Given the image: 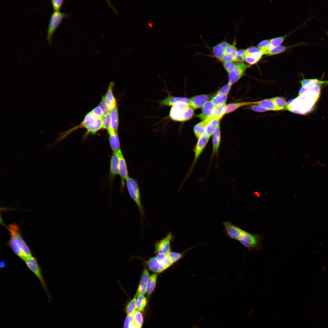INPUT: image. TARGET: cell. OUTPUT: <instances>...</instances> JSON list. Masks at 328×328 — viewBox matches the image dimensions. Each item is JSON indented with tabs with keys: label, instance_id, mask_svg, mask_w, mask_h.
<instances>
[{
	"label": "cell",
	"instance_id": "29",
	"mask_svg": "<svg viewBox=\"0 0 328 328\" xmlns=\"http://www.w3.org/2000/svg\"><path fill=\"white\" fill-rule=\"evenodd\" d=\"M259 101L255 102H236L228 104L226 106L225 114L233 112L243 106L251 104H256Z\"/></svg>",
	"mask_w": 328,
	"mask_h": 328
},
{
	"label": "cell",
	"instance_id": "44",
	"mask_svg": "<svg viewBox=\"0 0 328 328\" xmlns=\"http://www.w3.org/2000/svg\"><path fill=\"white\" fill-rule=\"evenodd\" d=\"M269 40L270 39L263 40L257 45V47L261 51L263 55L265 54L267 51Z\"/></svg>",
	"mask_w": 328,
	"mask_h": 328
},
{
	"label": "cell",
	"instance_id": "14",
	"mask_svg": "<svg viewBox=\"0 0 328 328\" xmlns=\"http://www.w3.org/2000/svg\"><path fill=\"white\" fill-rule=\"evenodd\" d=\"M161 106H172L176 104L179 102H184L190 105L191 103L190 98L185 97H176L169 95L165 98L159 101Z\"/></svg>",
	"mask_w": 328,
	"mask_h": 328
},
{
	"label": "cell",
	"instance_id": "25",
	"mask_svg": "<svg viewBox=\"0 0 328 328\" xmlns=\"http://www.w3.org/2000/svg\"><path fill=\"white\" fill-rule=\"evenodd\" d=\"M109 114L111 120L109 129L118 132L119 125V117L117 106L110 110Z\"/></svg>",
	"mask_w": 328,
	"mask_h": 328
},
{
	"label": "cell",
	"instance_id": "30",
	"mask_svg": "<svg viewBox=\"0 0 328 328\" xmlns=\"http://www.w3.org/2000/svg\"><path fill=\"white\" fill-rule=\"evenodd\" d=\"M226 106V103L215 106L210 117L220 119L225 114Z\"/></svg>",
	"mask_w": 328,
	"mask_h": 328
},
{
	"label": "cell",
	"instance_id": "49",
	"mask_svg": "<svg viewBox=\"0 0 328 328\" xmlns=\"http://www.w3.org/2000/svg\"><path fill=\"white\" fill-rule=\"evenodd\" d=\"M236 62H224L222 63L224 68L227 72L229 73L234 68L236 65Z\"/></svg>",
	"mask_w": 328,
	"mask_h": 328
},
{
	"label": "cell",
	"instance_id": "32",
	"mask_svg": "<svg viewBox=\"0 0 328 328\" xmlns=\"http://www.w3.org/2000/svg\"><path fill=\"white\" fill-rule=\"evenodd\" d=\"M208 122V120L202 121L196 125L193 128L194 134L198 139L203 134H205L206 127Z\"/></svg>",
	"mask_w": 328,
	"mask_h": 328
},
{
	"label": "cell",
	"instance_id": "54",
	"mask_svg": "<svg viewBox=\"0 0 328 328\" xmlns=\"http://www.w3.org/2000/svg\"><path fill=\"white\" fill-rule=\"evenodd\" d=\"M130 328H142V327L136 325L133 322Z\"/></svg>",
	"mask_w": 328,
	"mask_h": 328
},
{
	"label": "cell",
	"instance_id": "21",
	"mask_svg": "<svg viewBox=\"0 0 328 328\" xmlns=\"http://www.w3.org/2000/svg\"><path fill=\"white\" fill-rule=\"evenodd\" d=\"M209 96L207 94H202L195 96L190 98V106L196 109L202 107L209 99Z\"/></svg>",
	"mask_w": 328,
	"mask_h": 328
},
{
	"label": "cell",
	"instance_id": "10",
	"mask_svg": "<svg viewBox=\"0 0 328 328\" xmlns=\"http://www.w3.org/2000/svg\"><path fill=\"white\" fill-rule=\"evenodd\" d=\"M222 225L226 235L229 238L238 241L243 230L230 221L223 222Z\"/></svg>",
	"mask_w": 328,
	"mask_h": 328
},
{
	"label": "cell",
	"instance_id": "55",
	"mask_svg": "<svg viewBox=\"0 0 328 328\" xmlns=\"http://www.w3.org/2000/svg\"><path fill=\"white\" fill-rule=\"evenodd\" d=\"M5 263L4 261H2V262H1L0 267L1 268H4L5 267Z\"/></svg>",
	"mask_w": 328,
	"mask_h": 328
},
{
	"label": "cell",
	"instance_id": "17",
	"mask_svg": "<svg viewBox=\"0 0 328 328\" xmlns=\"http://www.w3.org/2000/svg\"><path fill=\"white\" fill-rule=\"evenodd\" d=\"M10 238L7 244L9 246L13 252L19 258L25 261L27 258L21 250L16 239L12 234L9 233Z\"/></svg>",
	"mask_w": 328,
	"mask_h": 328
},
{
	"label": "cell",
	"instance_id": "31",
	"mask_svg": "<svg viewBox=\"0 0 328 328\" xmlns=\"http://www.w3.org/2000/svg\"><path fill=\"white\" fill-rule=\"evenodd\" d=\"M258 105L265 109L268 111H279L274 101L272 98L259 101Z\"/></svg>",
	"mask_w": 328,
	"mask_h": 328
},
{
	"label": "cell",
	"instance_id": "40",
	"mask_svg": "<svg viewBox=\"0 0 328 328\" xmlns=\"http://www.w3.org/2000/svg\"><path fill=\"white\" fill-rule=\"evenodd\" d=\"M143 313L141 311L136 310L135 311L133 314V323L136 325L142 327L144 322Z\"/></svg>",
	"mask_w": 328,
	"mask_h": 328
},
{
	"label": "cell",
	"instance_id": "27",
	"mask_svg": "<svg viewBox=\"0 0 328 328\" xmlns=\"http://www.w3.org/2000/svg\"><path fill=\"white\" fill-rule=\"evenodd\" d=\"M96 118L91 112H89L85 115L83 121L80 124L69 130L68 132L70 133L80 128H86Z\"/></svg>",
	"mask_w": 328,
	"mask_h": 328
},
{
	"label": "cell",
	"instance_id": "24",
	"mask_svg": "<svg viewBox=\"0 0 328 328\" xmlns=\"http://www.w3.org/2000/svg\"><path fill=\"white\" fill-rule=\"evenodd\" d=\"M214 106L210 101H208L203 106L201 113L197 117L202 121L206 120L211 116Z\"/></svg>",
	"mask_w": 328,
	"mask_h": 328
},
{
	"label": "cell",
	"instance_id": "18",
	"mask_svg": "<svg viewBox=\"0 0 328 328\" xmlns=\"http://www.w3.org/2000/svg\"><path fill=\"white\" fill-rule=\"evenodd\" d=\"M86 129L84 137L85 138L90 134H94L101 129L102 125L101 118H96L86 128Z\"/></svg>",
	"mask_w": 328,
	"mask_h": 328
},
{
	"label": "cell",
	"instance_id": "1",
	"mask_svg": "<svg viewBox=\"0 0 328 328\" xmlns=\"http://www.w3.org/2000/svg\"><path fill=\"white\" fill-rule=\"evenodd\" d=\"M193 114V109L189 104L184 102H179L172 106L169 117L174 121L184 122L191 119Z\"/></svg>",
	"mask_w": 328,
	"mask_h": 328
},
{
	"label": "cell",
	"instance_id": "4",
	"mask_svg": "<svg viewBox=\"0 0 328 328\" xmlns=\"http://www.w3.org/2000/svg\"><path fill=\"white\" fill-rule=\"evenodd\" d=\"M6 227L9 233L12 234L15 237L19 246L27 259L32 257L31 250L22 237L18 224L16 223L10 224Z\"/></svg>",
	"mask_w": 328,
	"mask_h": 328
},
{
	"label": "cell",
	"instance_id": "7",
	"mask_svg": "<svg viewBox=\"0 0 328 328\" xmlns=\"http://www.w3.org/2000/svg\"><path fill=\"white\" fill-rule=\"evenodd\" d=\"M25 261L27 267L38 278L49 298H50V296L48 292L46 284L36 258L32 256L26 259Z\"/></svg>",
	"mask_w": 328,
	"mask_h": 328
},
{
	"label": "cell",
	"instance_id": "26",
	"mask_svg": "<svg viewBox=\"0 0 328 328\" xmlns=\"http://www.w3.org/2000/svg\"><path fill=\"white\" fill-rule=\"evenodd\" d=\"M207 119L208 122L206 127L205 134L210 138L216 128L220 124V119L210 117Z\"/></svg>",
	"mask_w": 328,
	"mask_h": 328
},
{
	"label": "cell",
	"instance_id": "20",
	"mask_svg": "<svg viewBox=\"0 0 328 328\" xmlns=\"http://www.w3.org/2000/svg\"><path fill=\"white\" fill-rule=\"evenodd\" d=\"M110 176L112 180L119 174L118 159L117 152H113L110 161Z\"/></svg>",
	"mask_w": 328,
	"mask_h": 328
},
{
	"label": "cell",
	"instance_id": "56",
	"mask_svg": "<svg viewBox=\"0 0 328 328\" xmlns=\"http://www.w3.org/2000/svg\"><path fill=\"white\" fill-rule=\"evenodd\" d=\"M325 32L326 33V34L328 35V31H325Z\"/></svg>",
	"mask_w": 328,
	"mask_h": 328
},
{
	"label": "cell",
	"instance_id": "34",
	"mask_svg": "<svg viewBox=\"0 0 328 328\" xmlns=\"http://www.w3.org/2000/svg\"><path fill=\"white\" fill-rule=\"evenodd\" d=\"M136 297L134 296L133 298L127 301L125 305L124 313L126 315H131L133 314L136 310Z\"/></svg>",
	"mask_w": 328,
	"mask_h": 328
},
{
	"label": "cell",
	"instance_id": "23",
	"mask_svg": "<svg viewBox=\"0 0 328 328\" xmlns=\"http://www.w3.org/2000/svg\"><path fill=\"white\" fill-rule=\"evenodd\" d=\"M158 274L154 273L150 275L148 278L146 288V297L148 300L154 292L156 285Z\"/></svg>",
	"mask_w": 328,
	"mask_h": 328
},
{
	"label": "cell",
	"instance_id": "47",
	"mask_svg": "<svg viewBox=\"0 0 328 328\" xmlns=\"http://www.w3.org/2000/svg\"><path fill=\"white\" fill-rule=\"evenodd\" d=\"M231 85H232L229 83H228L220 88L214 95L219 94H228L231 89Z\"/></svg>",
	"mask_w": 328,
	"mask_h": 328
},
{
	"label": "cell",
	"instance_id": "50",
	"mask_svg": "<svg viewBox=\"0 0 328 328\" xmlns=\"http://www.w3.org/2000/svg\"><path fill=\"white\" fill-rule=\"evenodd\" d=\"M51 3L54 11H59L64 1L63 0H52Z\"/></svg>",
	"mask_w": 328,
	"mask_h": 328
},
{
	"label": "cell",
	"instance_id": "51",
	"mask_svg": "<svg viewBox=\"0 0 328 328\" xmlns=\"http://www.w3.org/2000/svg\"><path fill=\"white\" fill-rule=\"evenodd\" d=\"M91 111L96 118H101L104 115L102 110L99 106L94 108Z\"/></svg>",
	"mask_w": 328,
	"mask_h": 328
},
{
	"label": "cell",
	"instance_id": "52",
	"mask_svg": "<svg viewBox=\"0 0 328 328\" xmlns=\"http://www.w3.org/2000/svg\"><path fill=\"white\" fill-rule=\"evenodd\" d=\"M133 321V315H126L124 321L123 328H130Z\"/></svg>",
	"mask_w": 328,
	"mask_h": 328
},
{
	"label": "cell",
	"instance_id": "11",
	"mask_svg": "<svg viewBox=\"0 0 328 328\" xmlns=\"http://www.w3.org/2000/svg\"><path fill=\"white\" fill-rule=\"evenodd\" d=\"M263 54L257 47L251 46L246 49L244 61L251 65L257 63L262 57Z\"/></svg>",
	"mask_w": 328,
	"mask_h": 328
},
{
	"label": "cell",
	"instance_id": "28",
	"mask_svg": "<svg viewBox=\"0 0 328 328\" xmlns=\"http://www.w3.org/2000/svg\"><path fill=\"white\" fill-rule=\"evenodd\" d=\"M306 44V43H301L299 44H296L293 45L289 46H285L283 45H279L271 50L268 51L265 55L268 56H272L278 54L283 53L288 49L292 48L296 46Z\"/></svg>",
	"mask_w": 328,
	"mask_h": 328
},
{
	"label": "cell",
	"instance_id": "22",
	"mask_svg": "<svg viewBox=\"0 0 328 328\" xmlns=\"http://www.w3.org/2000/svg\"><path fill=\"white\" fill-rule=\"evenodd\" d=\"M221 132L220 124L218 125L212 134L213 153L217 155L221 142Z\"/></svg>",
	"mask_w": 328,
	"mask_h": 328
},
{
	"label": "cell",
	"instance_id": "36",
	"mask_svg": "<svg viewBox=\"0 0 328 328\" xmlns=\"http://www.w3.org/2000/svg\"><path fill=\"white\" fill-rule=\"evenodd\" d=\"M289 35V34H287L283 36L270 39L266 52L273 48L281 45V44L283 42Z\"/></svg>",
	"mask_w": 328,
	"mask_h": 328
},
{
	"label": "cell",
	"instance_id": "41",
	"mask_svg": "<svg viewBox=\"0 0 328 328\" xmlns=\"http://www.w3.org/2000/svg\"><path fill=\"white\" fill-rule=\"evenodd\" d=\"M227 95L223 94L214 95L210 101L214 106L225 103Z\"/></svg>",
	"mask_w": 328,
	"mask_h": 328
},
{
	"label": "cell",
	"instance_id": "6",
	"mask_svg": "<svg viewBox=\"0 0 328 328\" xmlns=\"http://www.w3.org/2000/svg\"><path fill=\"white\" fill-rule=\"evenodd\" d=\"M175 237L170 231L161 239L155 241L154 244V254H167L171 251V244L173 241Z\"/></svg>",
	"mask_w": 328,
	"mask_h": 328
},
{
	"label": "cell",
	"instance_id": "8",
	"mask_svg": "<svg viewBox=\"0 0 328 328\" xmlns=\"http://www.w3.org/2000/svg\"><path fill=\"white\" fill-rule=\"evenodd\" d=\"M250 66L243 62H236L234 68L228 73V83L232 85L236 83L243 76L247 68Z\"/></svg>",
	"mask_w": 328,
	"mask_h": 328
},
{
	"label": "cell",
	"instance_id": "9",
	"mask_svg": "<svg viewBox=\"0 0 328 328\" xmlns=\"http://www.w3.org/2000/svg\"><path fill=\"white\" fill-rule=\"evenodd\" d=\"M118 159L119 174L121 179L120 190L123 192L125 187V181L129 177L127 165L122 151L120 149L117 152Z\"/></svg>",
	"mask_w": 328,
	"mask_h": 328
},
{
	"label": "cell",
	"instance_id": "13",
	"mask_svg": "<svg viewBox=\"0 0 328 328\" xmlns=\"http://www.w3.org/2000/svg\"><path fill=\"white\" fill-rule=\"evenodd\" d=\"M209 138L205 134H203L199 139L194 149V157L191 168V169L199 158L208 142Z\"/></svg>",
	"mask_w": 328,
	"mask_h": 328
},
{
	"label": "cell",
	"instance_id": "43",
	"mask_svg": "<svg viewBox=\"0 0 328 328\" xmlns=\"http://www.w3.org/2000/svg\"><path fill=\"white\" fill-rule=\"evenodd\" d=\"M101 119L102 129L108 130L110 127L111 120L109 113L106 115H103Z\"/></svg>",
	"mask_w": 328,
	"mask_h": 328
},
{
	"label": "cell",
	"instance_id": "16",
	"mask_svg": "<svg viewBox=\"0 0 328 328\" xmlns=\"http://www.w3.org/2000/svg\"><path fill=\"white\" fill-rule=\"evenodd\" d=\"M114 83L111 82L108 86L105 95L104 96L107 105L110 110L117 106V101L113 94V88Z\"/></svg>",
	"mask_w": 328,
	"mask_h": 328
},
{
	"label": "cell",
	"instance_id": "12",
	"mask_svg": "<svg viewBox=\"0 0 328 328\" xmlns=\"http://www.w3.org/2000/svg\"><path fill=\"white\" fill-rule=\"evenodd\" d=\"M149 275L148 269L145 266H144L136 293L134 295L136 297L139 295H145L146 294L147 284Z\"/></svg>",
	"mask_w": 328,
	"mask_h": 328
},
{
	"label": "cell",
	"instance_id": "37",
	"mask_svg": "<svg viewBox=\"0 0 328 328\" xmlns=\"http://www.w3.org/2000/svg\"><path fill=\"white\" fill-rule=\"evenodd\" d=\"M191 248H190L183 252H177L171 251L166 254L174 265L184 257L185 252H186Z\"/></svg>",
	"mask_w": 328,
	"mask_h": 328
},
{
	"label": "cell",
	"instance_id": "33",
	"mask_svg": "<svg viewBox=\"0 0 328 328\" xmlns=\"http://www.w3.org/2000/svg\"><path fill=\"white\" fill-rule=\"evenodd\" d=\"M148 300L143 295H139L136 297V307L137 310L143 313L145 311L146 306L148 304Z\"/></svg>",
	"mask_w": 328,
	"mask_h": 328
},
{
	"label": "cell",
	"instance_id": "38",
	"mask_svg": "<svg viewBox=\"0 0 328 328\" xmlns=\"http://www.w3.org/2000/svg\"><path fill=\"white\" fill-rule=\"evenodd\" d=\"M213 55H211L219 60L223 56L225 53V50L220 46L219 43L211 47Z\"/></svg>",
	"mask_w": 328,
	"mask_h": 328
},
{
	"label": "cell",
	"instance_id": "15",
	"mask_svg": "<svg viewBox=\"0 0 328 328\" xmlns=\"http://www.w3.org/2000/svg\"><path fill=\"white\" fill-rule=\"evenodd\" d=\"M149 269L154 273L159 274L166 270L165 268L157 261L155 256L143 260Z\"/></svg>",
	"mask_w": 328,
	"mask_h": 328
},
{
	"label": "cell",
	"instance_id": "3",
	"mask_svg": "<svg viewBox=\"0 0 328 328\" xmlns=\"http://www.w3.org/2000/svg\"><path fill=\"white\" fill-rule=\"evenodd\" d=\"M125 183L129 194L137 205L142 220L145 217V213L141 201L140 190L138 182L136 179L129 177L126 179Z\"/></svg>",
	"mask_w": 328,
	"mask_h": 328
},
{
	"label": "cell",
	"instance_id": "42",
	"mask_svg": "<svg viewBox=\"0 0 328 328\" xmlns=\"http://www.w3.org/2000/svg\"><path fill=\"white\" fill-rule=\"evenodd\" d=\"M237 50L236 46V41L234 40L232 44H230L225 50V53L236 57Z\"/></svg>",
	"mask_w": 328,
	"mask_h": 328
},
{
	"label": "cell",
	"instance_id": "46",
	"mask_svg": "<svg viewBox=\"0 0 328 328\" xmlns=\"http://www.w3.org/2000/svg\"><path fill=\"white\" fill-rule=\"evenodd\" d=\"M219 60L222 62H237L236 57L225 53Z\"/></svg>",
	"mask_w": 328,
	"mask_h": 328
},
{
	"label": "cell",
	"instance_id": "2",
	"mask_svg": "<svg viewBox=\"0 0 328 328\" xmlns=\"http://www.w3.org/2000/svg\"><path fill=\"white\" fill-rule=\"evenodd\" d=\"M263 237L262 234H252L243 230L238 241L251 252L262 249L261 242Z\"/></svg>",
	"mask_w": 328,
	"mask_h": 328
},
{
	"label": "cell",
	"instance_id": "5",
	"mask_svg": "<svg viewBox=\"0 0 328 328\" xmlns=\"http://www.w3.org/2000/svg\"><path fill=\"white\" fill-rule=\"evenodd\" d=\"M68 14L60 11H54L50 17L46 31V39L51 44V38L53 33L60 24L63 19Z\"/></svg>",
	"mask_w": 328,
	"mask_h": 328
},
{
	"label": "cell",
	"instance_id": "45",
	"mask_svg": "<svg viewBox=\"0 0 328 328\" xmlns=\"http://www.w3.org/2000/svg\"><path fill=\"white\" fill-rule=\"evenodd\" d=\"M99 106L102 110L104 115H106L109 113L110 110L107 105L104 96H103L102 97L101 100L99 104Z\"/></svg>",
	"mask_w": 328,
	"mask_h": 328
},
{
	"label": "cell",
	"instance_id": "48",
	"mask_svg": "<svg viewBox=\"0 0 328 328\" xmlns=\"http://www.w3.org/2000/svg\"><path fill=\"white\" fill-rule=\"evenodd\" d=\"M246 56V49H240L237 50L236 59L237 61L243 62L244 61Z\"/></svg>",
	"mask_w": 328,
	"mask_h": 328
},
{
	"label": "cell",
	"instance_id": "39",
	"mask_svg": "<svg viewBox=\"0 0 328 328\" xmlns=\"http://www.w3.org/2000/svg\"><path fill=\"white\" fill-rule=\"evenodd\" d=\"M271 98L279 111L287 110L288 103L285 98L282 97H276Z\"/></svg>",
	"mask_w": 328,
	"mask_h": 328
},
{
	"label": "cell",
	"instance_id": "35",
	"mask_svg": "<svg viewBox=\"0 0 328 328\" xmlns=\"http://www.w3.org/2000/svg\"><path fill=\"white\" fill-rule=\"evenodd\" d=\"M155 256L158 262L167 269L174 264L166 254H159Z\"/></svg>",
	"mask_w": 328,
	"mask_h": 328
},
{
	"label": "cell",
	"instance_id": "19",
	"mask_svg": "<svg viewBox=\"0 0 328 328\" xmlns=\"http://www.w3.org/2000/svg\"><path fill=\"white\" fill-rule=\"evenodd\" d=\"M109 140L110 146L113 152H117L120 149V142L117 132L109 129Z\"/></svg>",
	"mask_w": 328,
	"mask_h": 328
},
{
	"label": "cell",
	"instance_id": "53",
	"mask_svg": "<svg viewBox=\"0 0 328 328\" xmlns=\"http://www.w3.org/2000/svg\"><path fill=\"white\" fill-rule=\"evenodd\" d=\"M252 110L258 112H262L267 111L265 109L263 108L257 104H253L250 107Z\"/></svg>",
	"mask_w": 328,
	"mask_h": 328
}]
</instances>
